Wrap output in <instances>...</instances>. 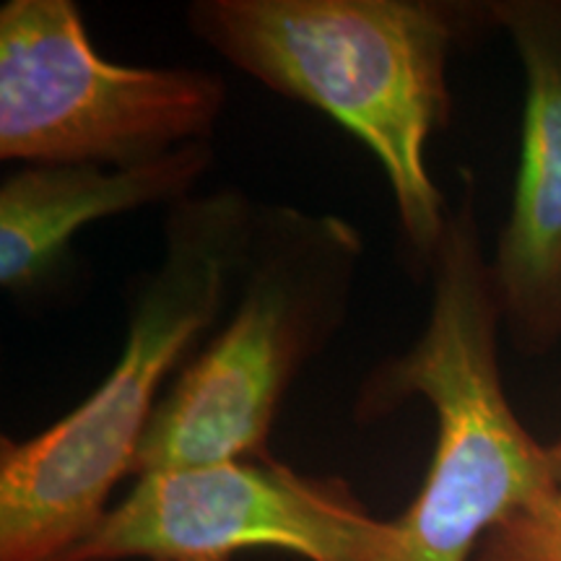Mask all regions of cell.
Wrapping results in <instances>:
<instances>
[{"instance_id":"6da1fadb","label":"cell","mask_w":561,"mask_h":561,"mask_svg":"<svg viewBox=\"0 0 561 561\" xmlns=\"http://www.w3.org/2000/svg\"><path fill=\"white\" fill-rule=\"evenodd\" d=\"M195 39L284 100L322 112L382 167L405 263L432 273L450 206L430 144L450 125V60L491 19L450 0H195Z\"/></svg>"},{"instance_id":"7a4b0ae2","label":"cell","mask_w":561,"mask_h":561,"mask_svg":"<svg viewBox=\"0 0 561 561\" xmlns=\"http://www.w3.org/2000/svg\"><path fill=\"white\" fill-rule=\"evenodd\" d=\"M257 203L237 187L174 203L164 257L133 284L121 359L87 401L30 439H0V561H58L136 468L161 388L219 325Z\"/></svg>"},{"instance_id":"3957f363","label":"cell","mask_w":561,"mask_h":561,"mask_svg":"<svg viewBox=\"0 0 561 561\" xmlns=\"http://www.w3.org/2000/svg\"><path fill=\"white\" fill-rule=\"evenodd\" d=\"M430 278L424 331L364 377L354 413L367 424L416 396L437 413L430 471L392 520L396 546L385 561H476L491 530L557 494L561 439L533 437L504 392L502 310L481 248L473 180L450 208Z\"/></svg>"},{"instance_id":"277c9868","label":"cell","mask_w":561,"mask_h":561,"mask_svg":"<svg viewBox=\"0 0 561 561\" xmlns=\"http://www.w3.org/2000/svg\"><path fill=\"white\" fill-rule=\"evenodd\" d=\"M362 257L343 216L257 203L234 310L161 396L133 473L265 458L286 392L346 325Z\"/></svg>"},{"instance_id":"5b68a950","label":"cell","mask_w":561,"mask_h":561,"mask_svg":"<svg viewBox=\"0 0 561 561\" xmlns=\"http://www.w3.org/2000/svg\"><path fill=\"white\" fill-rule=\"evenodd\" d=\"M227 81L102 58L73 0L0 5V159L133 167L210 140Z\"/></svg>"},{"instance_id":"8992f818","label":"cell","mask_w":561,"mask_h":561,"mask_svg":"<svg viewBox=\"0 0 561 561\" xmlns=\"http://www.w3.org/2000/svg\"><path fill=\"white\" fill-rule=\"evenodd\" d=\"M396 525L339 479L244 458L138 476L136 486L58 561H231L284 551L307 561H385Z\"/></svg>"},{"instance_id":"52a82bcc","label":"cell","mask_w":561,"mask_h":561,"mask_svg":"<svg viewBox=\"0 0 561 561\" xmlns=\"http://www.w3.org/2000/svg\"><path fill=\"white\" fill-rule=\"evenodd\" d=\"M489 11L525 79L515 187L489 263L515 348L546 354L561 343V0H496Z\"/></svg>"},{"instance_id":"ba28073f","label":"cell","mask_w":561,"mask_h":561,"mask_svg":"<svg viewBox=\"0 0 561 561\" xmlns=\"http://www.w3.org/2000/svg\"><path fill=\"white\" fill-rule=\"evenodd\" d=\"M214 164L210 140H193L133 167L24 164L0 185V286L24 299L68 261L76 231L128 210L191 198Z\"/></svg>"},{"instance_id":"9c48e42d","label":"cell","mask_w":561,"mask_h":561,"mask_svg":"<svg viewBox=\"0 0 561 561\" xmlns=\"http://www.w3.org/2000/svg\"><path fill=\"white\" fill-rule=\"evenodd\" d=\"M476 561H561V483L541 507L491 530Z\"/></svg>"}]
</instances>
